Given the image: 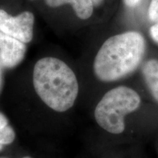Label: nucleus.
<instances>
[{"label": "nucleus", "mask_w": 158, "mask_h": 158, "mask_svg": "<svg viewBox=\"0 0 158 158\" xmlns=\"http://www.w3.org/2000/svg\"><path fill=\"white\" fill-rule=\"evenodd\" d=\"M2 86V76H1V73H0V89H1Z\"/></svg>", "instance_id": "13"}, {"label": "nucleus", "mask_w": 158, "mask_h": 158, "mask_svg": "<svg viewBox=\"0 0 158 158\" xmlns=\"http://www.w3.org/2000/svg\"><path fill=\"white\" fill-rule=\"evenodd\" d=\"M141 76L149 94L158 105V59L151 58L142 63Z\"/></svg>", "instance_id": "6"}, {"label": "nucleus", "mask_w": 158, "mask_h": 158, "mask_svg": "<svg viewBox=\"0 0 158 158\" xmlns=\"http://www.w3.org/2000/svg\"><path fill=\"white\" fill-rule=\"evenodd\" d=\"M32 80L37 94L51 109L63 113L74 106L79 92L78 79L61 59L51 56L39 59Z\"/></svg>", "instance_id": "2"}, {"label": "nucleus", "mask_w": 158, "mask_h": 158, "mask_svg": "<svg viewBox=\"0 0 158 158\" xmlns=\"http://www.w3.org/2000/svg\"><path fill=\"white\" fill-rule=\"evenodd\" d=\"M0 158H7V157H0Z\"/></svg>", "instance_id": "15"}, {"label": "nucleus", "mask_w": 158, "mask_h": 158, "mask_svg": "<svg viewBox=\"0 0 158 158\" xmlns=\"http://www.w3.org/2000/svg\"><path fill=\"white\" fill-rule=\"evenodd\" d=\"M27 44L0 31V63L10 69L19 65L24 59Z\"/></svg>", "instance_id": "5"}, {"label": "nucleus", "mask_w": 158, "mask_h": 158, "mask_svg": "<svg viewBox=\"0 0 158 158\" xmlns=\"http://www.w3.org/2000/svg\"><path fill=\"white\" fill-rule=\"evenodd\" d=\"M142 0H123V2L128 7H135L141 2Z\"/></svg>", "instance_id": "11"}, {"label": "nucleus", "mask_w": 158, "mask_h": 158, "mask_svg": "<svg viewBox=\"0 0 158 158\" xmlns=\"http://www.w3.org/2000/svg\"><path fill=\"white\" fill-rule=\"evenodd\" d=\"M22 158H31V157H29V156H25V157H23Z\"/></svg>", "instance_id": "14"}, {"label": "nucleus", "mask_w": 158, "mask_h": 158, "mask_svg": "<svg viewBox=\"0 0 158 158\" xmlns=\"http://www.w3.org/2000/svg\"><path fill=\"white\" fill-rule=\"evenodd\" d=\"M34 23L35 15L31 12L24 11L13 16L0 9V31L26 44L33 38Z\"/></svg>", "instance_id": "4"}, {"label": "nucleus", "mask_w": 158, "mask_h": 158, "mask_svg": "<svg viewBox=\"0 0 158 158\" xmlns=\"http://www.w3.org/2000/svg\"><path fill=\"white\" fill-rule=\"evenodd\" d=\"M50 7H59L70 4L76 15L81 20L89 19L93 14L94 4L92 0H45Z\"/></svg>", "instance_id": "7"}, {"label": "nucleus", "mask_w": 158, "mask_h": 158, "mask_svg": "<svg viewBox=\"0 0 158 158\" xmlns=\"http://www.w3.org/2000/svg\"><path fill=\"white\" fill-rule=\"evenodd\" d=\"M149 33L151 39L158 45V22L154 23V24L150 27Z\"/></svg>", "instance_id": "10"}, {"label": "nucleus", "mask_w": 158, "mask_h": 158, "mask_svg": "<svg viewBox=\"0 0 158 158\" xmlns=\"http://www.w3.org/2000/svg\"></svg>", "instance_id": "16"}, {"label": "nucleus", "mask_w": 158, "mask_h": 158, "mask_svg": "<svg viewBox=\"0 0 158 158\" xmlns=\"http://www.w3.org/2000/svg\"><path fill=\"white\" fill-rule=\"evenodd\" d=\"M142 98L135 89L120 85L108 91L97 104L94 116L98 125L112 135L126 129V118L141 108Z\"/></svg>", "instance_id": "3"}, {"label": "nucleus", "mask_w": 158, "mask_h": 158, "mask_svg": "<svg viewBox=\"0 0 158 158\" xmlns=\"http://www.w3.org/2000/svg\"><path fill=\"white\" fill-rule=\"evenodd\" d=\"M146 51L147 41L140 31H127L110 37L94 57V76L106 83L122 80L141 66Z\"/></svg>", "instance_id": "1"}, {"label": "nucleus", "mask_w": 158, "mask_h": 158, "mask_svg": "<svg viewBox=\"0 0 158 158\" xmlns=\"http://www.w3.org/2000/svg\"><path fill=\"white\" fill-rule=\"evenodd\" d=\"M92 1L95 7H98V6H100L102 2H103L104 0H92Z\"/></svg>", "instance_id": "12"}, {"label": "nucleus", "mask_w": 158, "mask_h": 158, "mask_svg": "<svg viewBox=\"0 0 158 158\" xmlns=\"http://www.w3.org/2000/svg\"><path fill=\"white\" fill-rule=\"evenodd\" d=\"M15 138L14 130L9 124L7 117L0 112V152L3 149L4 146L13 143Z\"/></svg>", "instance_id": "8"}, {"label": "nucleus", "mask_w": 158, "mask_h": 158, "mask_svg": "<svg viewBox=\"0 0 158 158\" xmlns=\"http://www.w3.org/2000/svg\"><path fill=\"white\" fill-rule=\"evenodd\" d=\"M148 17L152 22H158V0H151L148 8Z\"/></svg>", "instance_id": "9"}]
</instances>
